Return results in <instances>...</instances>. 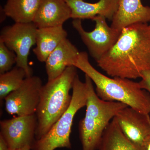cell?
I'll list each match as a JSON object with an SVG mask.
<instances>
[{
    "mask_svg": "<svg viewBox=\"0 0 150 150\" xmlns=\"http://www.w3.org/2000/svg\"><path fill=\"white\" fill-rule=\"evenodd\" d=\"M108 76L135 79L150 70V25L137 23L124 28L118 40L97 62Z\"/></svg>",
    "mask_w": 150,
    "mask_h": 150,
    "instance_id": "obj_1",
    "label": "cell"
},
{
    "mask_svg": "<svg viewBox=\"0 0 150 150\" xmlns=\"http://www.w3.org/2000/svg\"><path fill=\"white\" fill-rule=\"evenodd\" d=\"M74 66L91 79L96 87V94L100 99L124 103L140 112L150 114V93L141 88L139 82L103 74L92 66L86 52L80 53Z\"/></svg>",
    "mask_w": 150,
    "mask_h": 150,
    "instance_id": "obj_2",
    "label": "cell"
},
{
    "mask_svg": "<svg viewBox=\"0 0 150 150\" xmlns=\"http://www.w3.org/2000/svg\"><path fill=\"white\" fill-rule=\"evenodd\" d=\"M77 69L74 66L67 67L59 77L48 81L42 87L35 113L37 118L35 140L46 135L69 108L72 99L70 91L78 75Z\"/></svg>",
    "mask_w": 150,
    "mask_h": 150,
    "instance_id": "obj_3",
    "label": "cell"
},
{
    "mask_svg": "<svg viewBox=\"0 0 150 150\" xmlns=\"http://www.w3.org/2000/svg\"><path fill=\"white\" fill-rule=\"evenodd\" d=\"M88 89L85 115L79 123L82 150H98L105 129L116 115L127 107L124 103L105 101L98 96L93 82L85 77Z\"/></svg>",
    "mask_w": 150,
    "mask_h": 150,
    "instance_id": "obj_4",
    "label": "cell"
},
{
    "mask_svg": "<svg viewBox=\"0 0 150 150\" xmlns=\"http://www.w3.org/2000/svg\"><path fill=\"white\" fill-rule=\"evenodd\" d=\"M71 104L66 112L57 120L48 133L35 140L31 150H54L58 148H71L70 135L75 115L86 106L88 89L86 82L77 75L74 81Z\"/></svg>",
    "mask_w": 150,
    "mask_h": 150,
    "instance_id": "obj_5",
    "label": "cell"
},
{
    "mask_svg": "<svg viewBox=\"0 0 150 150\" xmlns=\"http://www.w3.org/2000/svg\"><path fill=\"white\" fill-rule=\"evenodd\" d=\"M37 29L33 23H15L1 30L0 41L16 54V66L24 70L27 77L33 76L28 58L30 49L36 44Z\"/></svg>",
    "mask_w": 150,
    "mask_h": 150,
    "instance_id": "obj_6",
    "label": "cell"
},
{
    "mask_svg": "<svg viewBox=\"0 0 150 150\" xmlns=\"http://www.w3.org/2000/svg\"><path fill=\"white\" fill-rule=\"evenodd\" d=\"M106 18L98 16L93 20L95 27L88 32L83 27L81 20L74 19L72 25L86 46L91 56L98 62L112 48L119 37L121 31L109 26Z\"/></svg>",
    "mask_w": 150,
    "mask_h": 150,
    "instance_id": "obj_7",
    "label": "cell"
},
{
    "mask_svg": "<svg viewBox=\"0 0 150 150\" xmlns=\"http://www.w3.org/2000/svg\"><path fill=\"white\" fill-rule=\"evenodd\" d=\"M43 86L39 77L32 76L25 78L21 85L5 99L6 111L17 116L35 114Z\"/></svg>",
    "mask_w": 150,
    "mask_h": 150,
    "instance_id": "obj_8",
    "label": "cell"
},
{
    "mask_svg": "<svg viewBox=\"0 0 150 150\" xmlns=\"http://www.w3.org/2000/svg\"><path fill=\"white\" fill-rule=\"evenodd\" d=\"M37 126L36 114L17 116L0 122L1 133L11 150L26 146L32 148L35 141Z\"/></svg>",
    "mask_w": 150,
    "mask_h": 150,
    "instance_id": "obj_9",
    "label": "cell"
},
{
    "mask_svg": "<svg viewBox=\"0 0 150 150\" xmlns=\"http://www.w3.org/2000/svg\"><path fill=\"white\" fill-rule=\"evenodd\" d=\"M115 118L123 135L139 150L143 141L150 134L149 114L127 106Z\"/></svg>",
    "mask_w": 150,
    "mask_h": 150,
    "instance_id": "obj_10",
    "label": "cell"
},
{
    "mask_svg": "<svg viewBox=\"0 0 150 150\" xmlns=\"http://www.w3.org/2000/svg\"><path fill=\"white\" fill-rule=\"evenodd\" d=\"M150 22V7L143 5L141 0H119L110 26L121 31L131 25Z\"/></svg>",
    "mask_w": 150,
    "mask_h": 150,
    "instance_id": "obj_11",
    "label": "cell"
},
{
    "mask_svg": "<svg viewBox=\"0 0 150 150\" xmlns=\"http://www.w3.org/2000/svg\"><path fill=\"white\" fill-rule=\"evenodd\" d=\"M71 14L65 0H41L33 23L37 28L63 26Z\"/></svg>",
    "mask_w": 150,
    "mask_h": 150,
    "instance_id": "obj_12",
    "label": "cell"
},
{
    "mask_svg": "<svg viewBox=\"0 0 150 150\" xmlns=\"http://www.w3.org/2000/svg\"><path fill=\"white\" fill-rule=\"evenodd\" d=\"M119 0H99L90 3L84 0H65L71 10L73 19L93 20L98 16H103L111 20L118 8Z\"/></svg>",
    "mask_w": 150,
    "mask_h": 150,
    "instance_id": "obj_13",
    "label": "cell"
},
{
    "mask_svg": "<svg viewBox=\"0 0 150 150\" xmlns=\"http://www.w3.org/2000/svg\"><path fill=\"white\" fill-rule=\"evenodd\" d=\"M80 52L66 38L50 54L45 62L48 81L53 80L64 71L67 67L74 66Z\"/></svg>",
    "mask_w": 150,
    "mask_h": 150,
    "instance_id": "obj_14",
    "label": "cell"
},
{
    "mask_svg": "<svg viewBox=\"0 0 150 150\" xmlns=\"http://www.w3.org/2000/svg\"><path fill=\"white\" fill-rule=\"evenodd\" d=\"M67 36V33L63 26L38 28L36 47L33 49L38 60L45 62L50 54Z\"/></svg>",
    "mask_w": 150,
    "mask_h": 150,
    "instance_id": "obj_15",
    "label": "cell"
},
{
    "mask_svg": "<svg viewBox=\"0 0 150 150\" xmlns=\"http://www.w3.org/2000/svg\"><path fill=\"white\" fill-rule=\"evenodd\" d=\"M41 0H7L3 11L15 23H33Z\"/></svg>",
    "mask_w": 150,
    "mask_h": 150,
    "instance_id": "obj_16",
    "label": "cell"
},
{
    "mask_svg": "<svg viewBox=\"0 0 150 150\" xmlns=\"http://www.w3.org/2000/svg\"><path fill=\"white\" fill-rule=\"evenodd\" d=\"M98 150H139L125 137L115 117L105 129Z\"/></svg>",
    "mask_w": 150,
    "mask_h": 150,
    "instance_id": "obj_17",
    "label": "cell"
},
{
    "mask_svg": "<svg viewBox=\"0 0 150 150\" xmlns=\"http://www.w3.org/2000/svg\"><path fill=\"white\" fill-rule=\"evenodd\" d=\"M27 77L24 69L16 66L10 71L0 74V100L2 101L21 85Z\"/></svg>",
    "mask_w": 150,
    "mask_h": 150,
    "instance_id": "obj_18",
    "label": "cell"
},
{
    "mask_svg": "<svg viewBox=\"0 0 150 150\" xmlns=\"http://www.w3.org/2000/svg\"><path fill=\"white\" fill-rule=\"evenodd\" d=\"M16 64V54L0 41V74L10 71Z\"/></svg>",
    "mask_w": 150,
    "mask_h": 150,
    "instance_id": "obj_19",
    "label": "cell"
},
{
    "mask_svg": "<svg viewBox=\"0 0 150 150\" xmlns=\"http://www.w3.org/2000/svg\"><path fill=\"white\" fill-rule=\"evenodd\" d=\"M141 78L142 80L139 82L140 87L150 93V70L142 72Z\"/></svg>",
    "mask_w": 150,
    "mask_h": 150,
    "instance_id": "obj_20",
    "label": "cell"
},
{
    "mask_svg": "<svg viewBox=\"0 0 150 150\" xmlns=\"http://www.w3.org/2000/svg\"><path fill=\"white\" fill-rule=\"evenodd\" d=\"M139 150H150V134L143 141Z\"/></svg>",
    "mask_w": 150,
    "mask_h": 150,
    "instance_id": "obj_21",
    "label": "cell"
},
{
    "mask_svg": "<svg viewBox=\"0 0 150 150\" xmlns=\"http://www.w3.org/2000/svg\"><path fill=\"white\" fill-rule=\"evenodd\" d=\"M0 150H11L4 138L1 135H0Z\"/></svg>",
    "mask_w": 150,
    "mask_h": 150,
    "instance_id": "obj_22",
    "label": "cell"
},
{
    "mask_svg": "<svg viewBox=\"0 0 150 150\" xmlns=\"http://www.w3.org/2000/svg\"><path fill=\"white\" fill-rule=\"evenodd\" d=\"M17 150H31V148L30 146H26L25 147Z\"/></svg>",
    "mask_w": 150,
    "mask_h": 150,
    "instance_id": "obj_23",
    "label": "cell"
},
{
    "mask_svg": "<svg viewBox=\"0 0 150 150\" xmlns=\"http://www.w3.org/2000/svg\"></svg>",
    "mask_w": 150,
    "mask_h": 150,
    "instance_id": "obj_24",
    "label": "cell"
}]
</instances>
